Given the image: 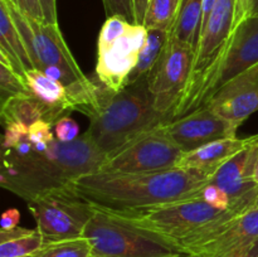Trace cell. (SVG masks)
Here are the masks:
<instances>
[{"mask_svg":"<svg viewBox=\"0 0 258 257\" xmlns=\"http://www.w3.org/2000/svg\"><path fill=\"white\" fill-rule=\"evenodd\" d=\"M213 173L173 168L154 173H97L78 178L71 188L95 208L112 213L144 211L197 198Z\"/></svg>","mask_w":258,"mask_h":257,"instance_id":"6da1fadb","label":"cell"},{"mask_svg":"<svg viewBox=\"0 0 258 257\" xmlns=\"http://www.w3.org/2000/svg\"><path fill=\"white\" fill-rule=\"evenodd\" d=\"M87 133L71 143L55 139L45 151L19 155L3 151L0 185L28 202L52 191L71 188L78 178L97 173L106 160Z\"/></svg>","mask_w":258,"mask_h":257,"instance_id":"7a4b0ae2","label":"cell"},{"mask_svg":"<svg viewBox=\"0 0 258 257\" xmlns=\"http://www.w3.org/2000/svg\"><path fill=\"white\" fill-rule=\"evenodd\" d=\"M88 117L90 126L86 133L106 155L169 121L156 108L146 76L117 92L98 82V106Z\"/></svg>","mask_w":258,"mask_h":257,"instance_id":"3957f363","label":"cell"},{"mask_svg":"<svg viewBox=\"0 0 258 257\" xmlns=\"http://www.w3.org/2000/svg\"><path fill=\"white\" fill-rule=\"evenodd\" d=\"M34 70L59 81L67 87L76 111L90 116L98 106V82L82 72L68 48L58 24L38 22L5 0Z\"/></svg>","mask_w":258,"mask_h":257,"instance_id":"277c9868","label":"cell"},{"mask_svg":"<svg viewBox=\"0 0 258 257\" xmlns=\"http://www.w3.org/2000/svg\"><path fill=\"white\" fill-rule=\"evenodd\" d=\"M258 188L231 201L227 209H216L199 198L174 202L144 211L116 213L127 221L153 231L181 247L209 226L227 221L253 208Z\"/></svg>","mask_w":258,"mask_h":257,"instance_id":"5b68a950","label":"cell"},{"mask_svg":"<svg viewBox=\"0 0 258 257\" xmlns=\"http://www.w3.org/2000/svg\"><path fill=\"white\" fill-rule=\"evenodd\" d=\"M236 0H217L199 37L193 68L171 120L183 117L206 103L233 34Z\"/></svg>","mask_w":258,"mask_h":257,"instance_id":"8992f818","label":"cell"},{"mask_svg":"<svg viewBox=\"0 0 258 257\" xmlns=\"http://www.w3.org/2000/svg\"><path fill=\"white\" fill-rule=\"evenodd\" d=\"M83 237L92 257H186L174 242L112 212L96 208Z\"/></svg>","mask_w":258,"mask_h":257,"instance_id":"52a82bcc","label":"cell"},{"mask_svg":"<svg viewBox=\"0 0 258 257\" xmlns=\"http://www.w3.org/2000/svg\"><path fill=\"white\" fill-rule=\"evenodd\" d=\"M44 243L83 237L96 208L81 198L72 188L60 189L28 202Z\"/></svg>","mask_w":258,"mask_h":257,"instance_id":"ba28073f","label":"cell"},{"mask_svg":"<svg viewBox=\"0 0 258 257\" xmlns=\"http://www.w3.org/2000/svg\"><path fill=\"white\" fill-rule=\"evenodd\" d=\"M183 154L163 123L133 139L115 153L108 154L100 171L135 174L169 170L176 168Z\"/></svg>","mask_w":258,"mask_h":257,"instance_id":"9c48e42d","label":"cell"},{"mask_svg":"<svg viewBox=\"0 0 258 257\" xmlns=\"http://www.w3.org/2000/svg\"><path fill=\"white\" fill-rule=\"evenodd\" d=\"M196 50L188 43L169 38L160 58L146 75L155 106L170 121L183 96L194 63Z\"/></svg>","mask_w":258,"mask_h":257,"instance_id":"30bf717a","label":"cell"},{"mask_svg":"<svg viewBox=\"0 0 258 257\" xmlns=\"http://www.w3.org/2000/svg\"><path fill=\"white\" fill-rule=\"evenodd\" d=\"M257 239L258 209L252 208L207 229L185 252L204 257H234Z\"/></svg>","mask_w":258,"mask_h":257,"instance_id":"8fae6325","label":"cell"},{"mask_svg":"<svg viewBox=\"0 0 258 257\" xmlns=\"http://www.w3.org/2000/svg\"><path fill=\"white\" fill-rule=\"evenodd\" d=\"M251 73L258 75V17L249 18L234 28L204 105L222 90Z\"/></svg>","mask_w":258,"mask_h":257,"instance_id":"7c38bea8","label":"cell"},{"mask_svg":"<svg viewBox=\"0 0 258 257\" xmlns=\"http://www.w3.org/2000/svg\"><path fill=\"white\" fill-rule=\"evenodd\" d=\"M148 39V28L131 24L125 34L113 44L97 52L96 80L107 90L117 92L127 85L131 72Z\"/></svg>","mask_w":258,"mask_h":257,"instance_id":"4fadbf2b","label":"cell"},{"mask_svg":"<svg viewBox=\"0 0 258 257\" xmlns=\"http://www.w3.org/2000/svg\"><path fill=\"white\" fill-rule=\"evenodd\" d=\"M239 126L219 116L209 106H202L183 117L164 123V128L186 153L221 139L236 138Z\"/></svg>","mask_w":258,"mask_h":257,"instance_id":"5bb4252c","label":"cell"},{"mask_svg":"<svg viewBox=\"0 0 258 257\" xmlns=\"http://www.w3.org/2000/svg\"><path fill=\"white\" fill-rule=\"evenodd\" d=\"M207 106L222 117L241 126L258 111V75L251 73L233 82L213 96Z\"/></svg>","mask_w":258,"mask_h":257,"instance_id":"9a60e30c","label":"cell"},{"mask_svg":"<svg viewBox=\"0 0 258 257\" xmlns=\"http://www.w3.org/2000/svg\"><path fill=\"white\" fill-rule=\"evenodd\" d=\"M248 145L232 156L212 176L211 183L223 189L231 201L243 197L258 188L252 179L254 161L258 154V143L249 136Z\"/></svg>","mask_w":258,"mask_h":257,"instance_id":"2e32d148","label":"cell"},{"mask_svg":"<svg viewBox=\"0 0 258 257\" xmlns=\"http://www.w3.org/2000/svg\"><path fill=\"white\" fill-rule=\"evenodd\" d=\"M30 96L43 110V120L54 123L71 111H75L67 87L39 70H29L24 75Z\"/></svg>","mask_w":258,"mask_h":257,"instance_id":"e0dca14e","label":"cell"},{"mask_svg":"<svg viewBox=\"0 0 258 257\" xmlns=\"http://www.w3.org/2000/svg\"><path fill=\"white\" fill-rule=\"evenodd\" d=\"M249 141V138L239 139L237 136L212 141L194 150L184 153L179 159L176 168L197 169L214 174L232 156L243 150Z\"/></svg>","mask_w":258,"mask_h":257,"instance_id":"ac0fdd59","label":"cell"},{"mask_svg":"<svg viewBox=\"0 0 258 257\" xmlns=\"http://www.w3.org/2000/svg\"><path fill=\"white\" fill-rule=\"evenodd\" d=\"M0 62L9 65L23 77L27 71L34 70L5 0H0Z\"/></svg>","mask_w":258,"mask_h":257,"instance_id":"d6986e66","label":"cell"},{"mask_svg":"<svg viewBox=\"0 0 258 257\" xmlns=\"http://www.w3.org/2000/svg\"><path fill=\"white\" fill-rule=\"evenodd\" d=\"M203 0H181L178 15L170 29V38L188 43L194 50L201 37Z\"/></svg>","mask_w":258,"mask_h":257,"instance_id":"ffe728a7","label":"cell"},{"mask_svg":"<svg viewBox=\"0 0 258 257\" xmlns=\"http://www.w3.org/2000/svg\"><path fill=\"white\" fill-rule=\"evenodd\" d=\"M44 244V239L37 228L17 227L9 231H0V257L33 256Z\"/></svg>","mask_w":258,"mask_h":257,"instance_id":"44dd1931","label":"cell"},{"mask_svg":"<svg viewBox=\"0 0 258 257\" xmlns=\"http://www.w3.org/2000/svg\"><path fill=\"white\" fill-rule=\"evenodd\" d=\"M0 117L4 126L8 123H20L30 127L37 121L43 120V110L30 93H25L2 101Z\"/></svg>","mask_w":258,"mask_h":257,"instance_id":"7402d4cb","label":"cell"},{"mask_svg":"<svg viewBox=\"0 0 258 257\" xmlns=\"http://www.w3.org/2000/svg\"><path fill=\"white\" fill-rule=\"evenodd\" d=\"M170 38V32L163 29H148V39H146L145 45L139 55L138 65L135 70L131 72L128 77V83H133L138 81L139 78L148 75L154 66L156 65L158 59L160 58L164 48L166 47Z\"/></svg>","mask_w":258,"mask_h":257,"instance_id":"603a6c76","label":"cell"},{"mask_svg":"<svg viewBox=\"0 0 258 257\" xmlns=\"http://www.w3.org/2000/svg\"><path fill=\"white\" fill-rule=\"evenodd\" d=\"M181 0H148L144 25L148 29L169 30L173 28Z\"/></svg>","mask_w":258,"mask_h":257,"instance_id":"cb8c5ba5","label":"cell"},{"mask_svg":"<svg viewBox=\"0 0 258 257\" xmlns=\"http://www.w3.org/2000/svg\"><path fill=\"white\" fill-rule=\"evenodd\" d=\"M33 257H92V248L85 237L45 243Z\"/></svg>","mask_w":258,"mask_h":257,"instance_id":"d4e9b609","label":"cell"},{"mask_svg":"<svg viewBox=\"0 0 258 257\" xmlns=\"http://www.w3.org/2000/svg\"><path fill=\"white\" fill-rule=\"evenodd\" d=\"M0 90H2V101L12 96L29 93L24 77L15 72L5 62H0Z\"/></svg>","mask_w":258,"mask_h":257,"instance_id":"484cf974","label":"cell"},{"mask_svg":"<svg viewBox=\"0 0 258 257\" xmlns=\"http://www.w3.org/2000/svg\"><path fill=\"white\" fill-rule=\"evenodd\" d=\"M131 23L123 19L122 17H110L106 19L103 23L102 28L100 30L97 39V52L98 50H103L106 48L110 47L111 44L116 42L118 38L122 37L128 29Z\"/></svg>","mask_w":258,"mask_h":257,"instance_id":"4316f807","label":"cell"},{"mask_svg":"<svg viewBox=\"0 0 258 257\" xmlns=\"http://www.w3.org/2000/svg\"><path fill=\"white\" fill-rule=\"evenodd\" d=\"M52 127L54 126L45 120H39L30 126L28 136L33 145V150L37 153H43L55 140V135L53 134Z\"/></svg>","mask_w":258,"mask_h":257,"instance_id":"83f0119b","label":"cell"},{"mask_svg":"<svg viewBox=\"0 0 258 257\" xmlns=\"http://www.w3.org/2000/svg\"><path fill=\"white\" fill-rule=\"evenodd\" d=\"M197 198L202 199L216 209H227L231 207V198L228 194L213 183L206 184L201 189Z\"/></svg>","mask_w":258,"mask_h":257,"instance_id":"f1b7e54d","label":"cell"},{"mask_svg":"<svg viewBox=\"0 0 258 257\" xmlns=\"http://www.w3.org/2000/svg\"><path fill=\"white\" fill-rule=\"evenodd\" d=\"M106 17H122L131 24H136L134 0H102Z\"/></svg>","mask_w":258,"mask_h":257,"instance_id":"f546056e","label":"cell"},{"mask_svg":"<svg viewBox=\"0 0 258 257\" xmlns=\"http://www.w3.org/2000/svg\"><path fill=\"white\" fill-rule=\"evenodd\" d=\"M55 139L62 143H71L80 138V126L70 116H63L54 123Z\"/></svg>","mask_w":258,"mask_h":257,"instance_id":"4dcf8cb0","label":"cell"},{"mask_svg":"<svg viewBox=\"0 0 258 257\" xmlns=\"http://www.w3.org/2000/svg\"><path fill=\"white\" fill-rule=\"evenodd\" d=\"M29 127L20 123H8L5 125L4 139H3V151L13 150L17 148L23 140L28 136Z\"/></svg>","mask_w":258,"mask_h":257,"instance_id":"1f68e13d","label":"cell"},{"mask_svg":"<svg viewBox=\"0 0 258 257\" xmlns=\"http://www.w3.org/2000/svg\"><path fill=\"white\" fill-rule=\"evenodd\" d=\"M254 17H258V0H236L234 28L244 20Z\"/></svg>","mask_w":258,"mask_h":257,"instance_id":"d6a6232c","label":"cell"},{"mask_svg":"<svg viewBox=\"0 0 258 257\" xmlns=\"http://www.w3.org/2000/svg\"><path fill=\"white\" fill-rule=\"evenodd\" d=\"M9 2L27 17L38 20V22L45 23L40 0H9Z\"/></svg>","mask_w":258,"mask_h":257,"instance_id":"836d02e7","label":"cell"},{"mask_svg":"<svg viewBox=\"0 0 258 257\" xmlns=\"http://www.w3.org/2000/svg\"><path fill=\"white\" fill-rule=\"evenodd\" d=\"M20 221V212L17 208H9L2 214V231H9V229L17 228Z\"/></svg>","mask_w":258,"mask_h":257,"instance_id":"e575fe53","label":"cell"},{"mask_svg":"<svg viewBox=\"0 0 258 257\" xmlns=\"http://www.w3.org/2000/svg\"><path fill=\"white\" fill-rule=\"evenodd\" d=\"M43 14L47 24H58L57 0H40Z\"/></svg>","mask_w":258,"mask_h":257,"instance_id":"d590c367","label":"cell"},{"mask_svg":"<svg viewBox=\"0 0 258 257\" xmlns=\"http://www.w3.org/2000/svg\"><path fill=\"white\" fill-rule=\"evenodd\" d=\"M134 7H135L136 24L144 25L146 8H148V0H134Z\"/></svg>","mask_w":258,"mask_h":257,"instance_id":"8d00e7d4","label":"cell"},{"mask_svg":"<svg viewBox=\"0 0 258 257\" xmlns=\"http://www.w3.org/2000/svg\"><path fill=\"white\" fill-rule=\"evenodd\" d=\"M234 257H258V239L256 242H253L251 246L247 247L244 251H242L241 253H238Z\"/></svg>","mask_w":258,"mask_h":257,"instance_id":"74e56055","label":"cell"},{"mask_svg":"<svg viewBox=\"0 0 258 257\" xmlns=\"http://www.w3.org/2000/svg\"><path fill=\"white\" fill-rule=\"evenodd\" d=\"M253 138V136H252ZM254 140V139H253ZM257 143V141H256ZM252 179H253L254 183L258 185V154H257V158H256V161H254V166H253V174H252Z\"/></svg>","mask_w":258,"mask_h":257,"instance_id":"f35d334b","label":"cell"},{"mask_svg":"<svg viewBox=\"0 0 258 257\" xmlns=\"http://www.w3.org/2000/svg\"><path fill=\"white\" fill-rule=\"evenodd\" d=\"M253 208H256V209H258V196H257L256 201H254V203H253Z\"/></svg>","mask_w":258,"mask_h":257,"instance_id":"ab89813d","label":"cell"},{"mask_svg":"<svg viewBox=\"0 0 258 257\" xmlns=\"http://www.w3.org/2000/svg\"><path fill=\"white\" fill-rule=\"evenodd\" d=\"M253 139H254V141H257V143H258V134H256V135H253Z\"/></svg>","mask_w":258,"mask_h":257,"instance_id":"60d3db41","label":"cell"},{"mask_svg":"<svg viewBox=\"0 0 258 257\" xmlns=\"http://www.w3.org/2000/svg\"><path fill=\"white\" fill-rule=\"evenodd\" d=\"M189 257H204V256H199V254H190Z\"/></svg>","mask_w":258,"mask_h":257,"instance_id":"b9f144b4","label":"cell"},{"mask_svg":"<svg viewBox=\"0 0 258 257\" xmlns=\"http://www.w3.org/2000/svg\"><path fill=\"white\" fill-rule=\"evenodd\" d=\"M28 257H33V256H28Z\"/></svg>","mask_w":258,"mask_h":257,"instance_id":"7bdbcfd3","label":"cell"},{"mask_svg":"<svg viewBox=\"0 0 258 257\" xmlns=\"http://www.w3.org/2000/svg\"><path fill=\"white\" fill-rule=\"evenodd\" d=\"M189 256H190V254H189ZM189 256H188V257H189Z\"/></svg>","mask_w":258,"mask_h":257,"instance_id":"ee69618b","label":"cell"},{"mask_svg":"<svg viewBox=\"0 0 258 257\" xmlns=\"http://www.w3.org/2000/svg\"><path fill=\"white\" fill-rule=\"evenodd\" d=\"M188 256H189V254H188ZM188 256H186V257H188Z\"/></svg>","mask_w":258,"mask_h":257,"instance_id":"f6af8a7d","label":"cell"}]
</instances>
